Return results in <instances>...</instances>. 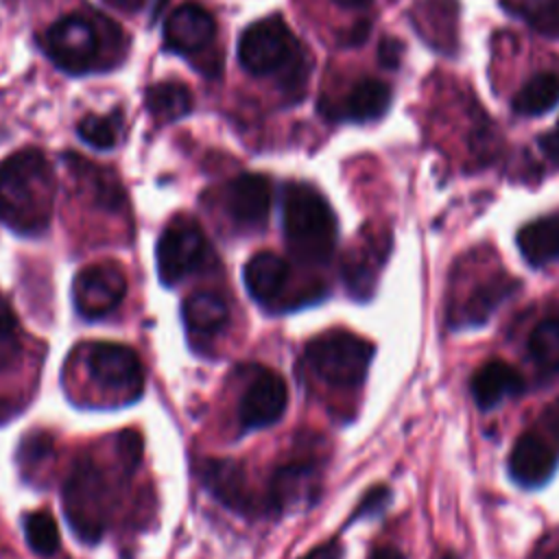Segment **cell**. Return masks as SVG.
I'll list each match as a JSON object with an SVG mask.
<instances>
[{
  "label": "cell",
  "mask_w": 559,
  "mask_h": 559,
  "mask_svg": "<svg viewBox=\"0 0 559 559\" xmlns=\"http://www.w3.org/2000/svg\"><path fill=\"white\" fill-rule=\"evenodd\" d=\"M55 175L39 148H22L0 164V221L17 236H41L52 216Z\"/></svg>",
  "instance_id": "obj_1"
},
{
  "label": "cell",
  "mask_w": 559,
  "mask_h": 559,
  "mask_svg": "<svg viewBox=\"0 0 559 559\" xmlns=\"http://www.w3.org/2000/svg\"><path fill=\"white\" fill-rule=\"evenodd\" d=\"M282 231L290 255L301 264H325L336 249V216L325 197L308 183L284 186Z\"/></svg>",
  "instance_id": "obj_2"
},
{
  "label": "cell",
  "mask_w": 559,
  "mask_h": 559,
  "mask_svg": "<svg viewBox=\"0 0 559 559\" xmlns=\"http://www.w3.org/2000/svg\"><path fill=\"white\" fill-rule=\"evenodd\" d=\"M371 358L373 345L345 330L319 334L304 349L308 369L317 376V380L334 389L360 386L367 378Z\"/></svg>",
  "instance_id": "obj_3"
},
{
  "label": "cell",
  "mask_w": 559,
  "mask_h": 559,
  "mask_svg": "<svg viewBox=\"0 0 559 559\" xmlns=\"http://www.w3.org/2000/svg\"><path fill=\"white\" fill-rule=\"evenodd\" d=\"M63 513L74 535L96 544L109 513V485L92 459H79L63 483Z\"/></svg>",
  "instance_id": "obj_4"
},
{
  "label": "cell",
  "mask_w": 559,
  "mask_h": 559,
  "mask_svg": "<svg viewBox=\"0 0 559 559\" xmlns=\"http://www.w3.org/2000/svg\"><path fill=\"white\" fill-rule=\"evenodd\" d=\"M520 288L509 273L493 269L472 280H454L448 299V323L454 330L480 328Z\"/></svg>",
  "instance_id": "obj_5"
},
{
  "label": "cell",
  "mask_w": 559,
  "mask_h": 559,
  "mask_svg": "<svg viewBox=\"0 0 559 559\" xmlns=\"http://www.w3.org/2000/svg\"><path fill=\"white\" fill-rule=\"evenodd\" d=\"M238 61L255 76L301 68L299 44L280 15L262 17L242 31L238 39Z\"/></svg>",
  "instance_id": "obj_6"
},
{
  "label": "cell",
  "mask_w": 559,
  "mask_h": 559,
  "mask_svg": "<svg viewBox=\"0 0 559 559\" xmlns=\"http://www.w3.org/2000/svg\"><path fill=\"white\" fill-rule=\"evenodd\" d=\"M85 371L94 386L118 400H135L144 389V369L138 354L120 343L96 341L85 347Z\"/></svg>",
  "instance_id": "obj_7"
},
{
  "label": "cell",
  "mask_w": 559,
  "mask_h": 559,
  "mask_svg": "<svg viewBox=\"0 0 559 559\" xmlns=\"http://www.w3.org/2000/svg\"><path fill=\"white\" fill-rule=\"evenodd\" d=\"M44 50L63 72L85 74L98 63L100 33L87 17L66 15L46 31Z\"/></svg>",
  "instance_id": "obj_8"
},
{
  "label": "cell",
  "mask_w": 559,
  "mask_h": 559,
  "mask_svg": "<svg viewBox=\"0 0 559 559\" xmlns=\"http://www.w3.org/2000/svg\"><path fill=\"white\" fill-rule=\"evenodd\" d=\"M207 255V240L201 227L190 218L173 221L155 247L157 275L164 286H175L194 273Z\"/></svg>",
  "instance_id": "obj_9"
},
{
  "label": "cell",
  "mask_w": 559,
  "mask_h": 559,
  "mask_svg": "<svg viewBox=\"0 0 559 559\" xmlns=\"http://www.w3.org/2000/svg\"><path fill=\"white\" fill-rule=\"evenodd\" d=\"M127 295V277L120 266L98 262L81 269L72 282V301L83 319H103L114 312Z\"/></svg>",
  "instance_id": "obj_10"
},
{
  "label": "cell",
  "mask_w": 559,
  "mask_h": 559,
  "mask_svg": "<svg viewBox=\"0 0 559 559\" xmlns=\"http://www.w3.org/2000/svg\"><path fill=\"white\" fill-rule=\"evenodd\" d=\"M286 404L288 389L284 378L277 371L255 367L253 378L249 380L238 404L240 426L247 430L266 428L284 415Z\"/></svg>",
  "instance_id": "obj_11"
},
{
  "label": "cell",
  "mask_w": 559,
  "mask_h": 559,
  "mask_svg": "<svg viewBox=\"0 0 559 559\" xmlns=\"http://www.w3.org/2000/svg\"><path fill=\"white\" fill-rule=\"evenodd\" d=\"M203 489L229 511L251 515L255 511V498L247 480V472L231 459H207L199 469Z\"/></svg>",
  "instance_id": "obj_12"
},
{
  "label": "cell",
  "mask_w": 559,
  "mask_h": 559,
  "mask_svg": "<svg viewBox=\"0 0 559 559\" xmlns=\"http://www.w3.org/2000/svg\"><path fill=\"white\" fill-rule=\"evenodd\" d=\"M271 199V181L264 175L245 173L229 181L225 190V210L238 227L258 229L269 218Z\"/></svg>",
  "instance_id": "obj_13"
},
{
  "label": "cell",
  "mask_w": 559,
  "mask_h": 559,
  "mask_svg": "<svg viewBox=\"0 0 559 559\" xmlns=\"http://www.w3.org/2000/svg\"><path fill=\"white\" fill-rule=\"evenodd\" d=\"M216 35V22L207 9L197 2L177 7L164 22V48L177 55H194L210 46Z\"/></svg>",
  "instance_id": "obj_14"
},
{
  "label": "cell",
  "mask_w": 559,
  "mask_h": 559,
  "mask_svg": "<svg viewBox=\"0 0 559 559\" xmlns=\"http://www.w3.org/2000/svg\"><path fill=\"white\" fill-rule=\"evenodd\" d=\"M559 454L546 448L528 428L518 435L509 452V476L515 485L524 489L544 487L557 472Z\"/></svg>",
  "instance_id": "obj_15"
},
{
  "label": "cell",
  "mask_w": 559,
  "mask_h": 559,
  "mask_svg": "<svg viewBox=\"0 0 559 559\" xmlns=\"http://www.w3.org/2000/svg\"><path fill=\"white\" fill-rule=\"evenodd\" d=\"M386 251L389 247L384 245V238L378 236H369L352 251H347L341 266V275L347 293L354 299L367 301L373 295L380 269L386 260Z\"/></svg>",
  "instance_id": "obj_16"
},
{
  "label": "cell",
  "mask_w": 559,
  "mask_h": 559,
  "mask_svg": "<svg viewBox=\"0 0 559 559\" xmlns=\"http://www.w3.org/2000/svg\"><path fill=\"white\" fill-rule=\"evenodd\" d=\"M319 491V476L312 461H293L275 469L269 493H266V507L275 513H282L286 509H293L297 504H304L306 500H314Z\"/></svg>",
  "instance_id": "obj_17"
},
{
  "label": "cell",
  "mask_w": 559,
  "mask_h": 559,
  "mask_svg": "<svg viewBox=\"0 0 559 559\" xmlns=\"http://www.w3.org/2000/svg\"><path fill=\"white\" fill-rule=\"evenodd\" d=\"M472 397L483 411H491L504 400L522 393L524 376L504 360H487L472 376Z\"/></svg>",
  "instance_id": "obj_18"
},
{
  "label": "cell",
  "mask_w": 559,
  "mask_h": 559,
  "mask_svg": "<svg viewBox=\"0 0 559 559\" xmlns=\"http://www.w3.org/2000/svg\"><path fill=\"white\" fill-rule=\"evenodd\" d=\"M288 277V262L271 251H260L253 258H249L242 271L249 297L262 306H271L280 299Z\"/></svg>",
  "instance_id": "obj_19"
},
{
  "label": "cell",
  "mask_w": 559,
  "mask_h": 559,
  "mask_svg": "<svg viewBox=\"0 0 559 559\" xmlns=\"http://www.w3.org/2000/svg\"><path fill=\"white\" fill-rule=\"evenodd\" d=\"M515 242L531 266H546L559 260V216H542L526 223Z\"/></svg>",
  "instance_id": "obj_20"
},
{
  "label": "cell",
  "mask_w": 559,
  "mask_h": 559,
  "mask_svg": "<svg viewBox=\"0 0 559 559\" xmlns=\"http://www.w3.org/2000/svg\"><path fill=\"white\" fill-rule=\"evenodd\" d=\"M181 314L192 336H212L225 328L229 319V308L218 293L197 290L190 293L181 304Z\"/></svg>",
  "instance_id": "obj_21"
},
{
  "label": "cell",
  "mask_w": 559,
  "mask_h": 559,
  "mask_svg": "<svg viewBox=\"0 0 559 559\" xmlns=\"http://www.w3.org/2000/svg\"><path fill=\"white\" fill-rule=\"evenodd\" d=\"M68 166L72 177L81 183V190L87 192L98 207L118 210L124 203L122 186L109 170H103L85 162L81 155H72V153H68Z\"/></svg>",
  "instance_id": "obj_22"
},
{
  "label": "cell",
  "mask_w": 559,
  "mask_h": 559,
  "mask_svg": "<svg viewBox=\"0 0 559 559\" xmlns=\"http://www.w3.org/2000/svg\"><path fill=\"white\" fill-rule=\"evenodd\" d=\"M391 105V87L380 79H360L345 98V118L354 122H371L386 114Z\"/></svg>",
  "instance_id": "obj_23"
},
{
  "label": "cell",
  "mask_w": 559,
  "mask_h": 559,
  "mask_svg": "<svg viewBox=\"0 0 559 559\" xmlns=\"http://www.w3.org/2000/svg\"><path fill=\"white\" fill-rule=\"evenodd\" d=\"M526 356L542 376L559 373V314H548L531 328Z\"/></svg>",
  "instance_id": "obj_24"
},
{
  "label": "cell",
  "mask_w": 559,
  "mask_h": 559,
  "mask_svg": "<svg viewBox=\"0 0 559 559\" xmlns=\"http://www.w3.org/2000/svg\"><path fill=\"white\" fill-rule=\"evenodd\" d=\"M148 114L159 122H175L192 111L194 98L188 85L179 81H159L144 94Z\"/></svg>",
  "instance_id": "obj_25"
},
{
  "label": "cell",
  "mask_w": 559,
  "mask_h": 559,
  "mask_svg": "<svg viewBox=\"0 0 559 559\" xmlns=\"http://www.w3.org/2000/svg\"><path fill=\"white\" fill-rule=\"evenodd\" d=\"M559 103V76L539 72L531 76L513 96V109L522 116H542Z\"/></svg>",
  "instance_id": "obj_26"
},
{
  "label": "cell",
  "mask_w": 559,
  "mask_h": 559,
  "mask_svg": "<svg viewBox=\"0 0 559 559\" xmlns=\"http://www.w3.org/2000/svg\"><path fill=\"white\" fill-rule=\"evenodd\" d=\"M81 140L98 151H109L118 144L120 131H122V114L111 111L107 116L90 114L85 116L76 127Z\"/></svg>",
  "instance_id": "obj_27"
},
{
  "label": "cell",
  "mask_w": 559,
  "mask_h": 559,
  "mask_svg": "<svg viewBox=\"0 0 559 559\" xmlns=\"http://www.w3.org/2000/svg\"><path fill=\"white\" fill-rule=\"evenodd\" d=\"M24 535L31 550L41 557H50L59 548V526L55 518L46 511H33L31 515H26Z\"/></svg>",
  "instance_id": "obj_28"
},
{
  "label": "cell",
  "mask_w": 559,
  "mask_h": 559,
  "mask_svg": "<svg viewBox=\"0 0 559 559\" xmlns=\"http://www.w3.org/2000/svg\"><path fill=\"white\" fill-rule=\"evenodd\" d=\"M504 7L522 15L537 33L559 37V0H518V4Z\"/></svg>",
  "instance_id": "obj_29"
},
{
  "label": "cell",
  "mask_w": 559,
  "mask_h": 559,
  "mask_svg": "<svg viewBox=\"0 0 559 559\" xmlns=\"http://www.w3.org/2000/svg\"><path fill=\"white\" fill-rule=\"evenodd\" d=\"M52 452V437L48 432H33L24 437L17 448V465L24 478L37 476L44 469V465L50 463Z\"/></svg>",
  "instance_id": "obj_30"
},
{
  "label": "cell",
  "mask_w": 559,
  "mask_h": 559,
  "mask_svg": "<svg viewBox=\"0 0 559 559\" xmlns=\"http://www.w3.org/2000/svg\"><path fill=\"white\" fill-rule=\"evenodd\" d=\"M528 430L555 454H559V397L542 408L537 419L528 426Z\"/></svg>",
  "instance_id": "obj_31"
},
{
  "label": "cell",
  "mask_w": 559,
  "mask_h": 559,
  "mask_svg": "<svg viewBox=\"0 0 559 559\" xmlns=\"http://www.w3.org/2000/svg\"><path fill=\"white\" fill-rule=\"evenodd\" d=\"M389 502H391V489H389L386 485H376V487H371V489L362 496V500H360V504L356 507V511L352 513L349 522H356V520H360V518H373V515L382 513Z\"/></svg>",
  "instance_id": "obj_32"
},
{
  "label": "cell",
  "mask_w": 559,
  "mask_h": 559,
  "mask_svg": "<svg viewBox=\"0 0 559 559\" xmlns=\"http://www.w3.org/2000/svg\"><path fill=\"white\" fill-rule=\"evenodd\" d=\"M15 330H17V319L11 308V304L0 295V360L11 358L9 347L15 345Z\"/></svg>",
  "instance_id": "obj_33"
},
{
  "label": "cell",
  "mask_w": 559,
  "mask_h": 559,
  "mask_svg": "<svg viewBox=\"0 0 559 559\" xmlns=\"http://www.w3.org/2000/svg\"><path fill=\"white\" fill-rule=\"evenodd\" d=\"M402 41L395 39V37H384L378 46V61L380 66H384L386 70H395L400 66V59H402Z\"/></svg>",
  "instance_id": "obj_34"
},
{
  "label": "cell",
  "mask_w": 559,
  "mask_h": 559,
  "mask_svg": "<svg viewBox=\"0 0 559 559\" xmlns=\"http://www.w3.org/2000/svg\"><path fill=\"white\" fill-rule=\"evenodd\" d=\"M528 559H559V531H550L539 537Z\"/></svg>",
  "instance_id": "obj_35"
},
{
  "label": "cell",
  "mask_w": 559,
  "mask_h": 559,
  "mask_svg": "<svg viewBox=\"0 0 559 559\" xmlns=\"http://www.w3.org/2000/svg\"><path fill=\"white\" fill-rule=\"evenodd\" d=\"M299 559H343V546L338 539H328Z\"/></svg>",
  "instance_id": "obj_36"
},
{
  "label": "cell",
  "mask_w": 559,
  "mask_h": 559,
  "mask_svg": "<svg viewBox=\"0 0 559 559\" xmlns=\"http://www.w3.org/2000/svg\"><path fill=\"white\" fill-rule=\"evenodd\" d=\"M539 148L555 162H559V135L557 133H544L539 135Z\"/></svg>",
  "instance_id": "obj_37"
},
{
  "label": "cell",
  "mask_w": 559,
  "mask_h": 559,
  "mask_svg": "<svg viewBox=\"0 0 559 559\" xmlns=\"http://www.w3.org/2000/svg\"><path fill=\"white\" fill-rule=\"evenodd\" d=\"M367 35H369V24L367 22H360V24H356L352 31H349V37H347V46H358V44H362L365 39H367Z\"/></svg>",
  "instance_id": "obj_38"
},
{
  "label": "cell",
  "mask_w": 559,
  "mask_h": 559,
  "mask_svg": "<svg viewBox=\"0 0 559 559\" xmlns=\"http://www.w3.org/2000/svg\"><path fill=\"white\" fill-rule=\"evenodd\" d=\"M369 559H404V555L393 546H378L371 550Z\"/></svg>",
  "instance_id": "obj_39"
},
{
  "label": "cell",
  "mask_w": 559,
  "mask_h": 559,
  "mask_svg": "<svg viewBox=\"0 0 559 559\" xmlns=\"http://www.w3.org/2000/svg\"><path fill=\"white\" fill-rule=\"evenodd\" d=\"M334 2L345 9H365L371 4V0H334Z\"/></svg>",
  "instance_id": "obj_40"
},
{
  "label": "cell",
  "mask_w": 559,
  "mask_h": 559,
  "mask_svg": "<svg viewBox=\"0 0 559 559\" xmlns=\"http://www.w3.org/2000/svg\"><path fill=\"white\" fill-rule=\"evenodd\" d=\"M557 135H559V122H557Z\"/></svg>",
  "instance_id": "obj_41"
}]
</instances>
